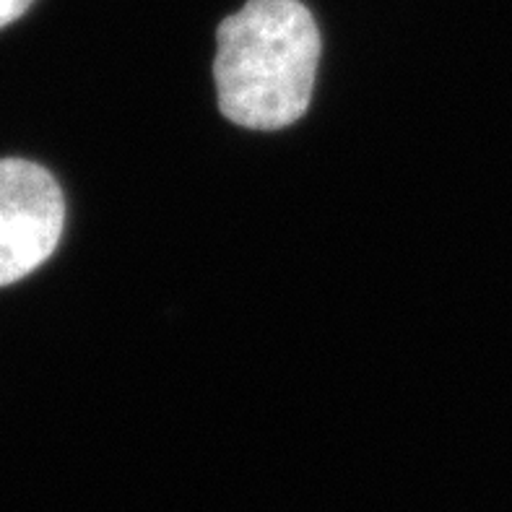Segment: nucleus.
Returning <instances> with one entry per match:
<instances>
[{
  "label": "nucleus",
  "mask_w": 512,
  "mask_h": 512,
  "mask_svg": "<svg viewBox=\"0 0 512 512\" xmlns=\"http://www.w3.org/2000/svg\"><path fill=\"white\" fill-rule=\"evenodd\" d=\"M32 3L34 0H0V29L19 21L32 8Z\"/></svg>",
  "instance_id": "3"
},
{
  "label": "nucleus",
  "mask_w": 512,
  "mask_h": 512,
  "mask_svg": "<svg viewBox=\"0 0 512 512\" xmlns=\"http://www.w3.org/2000/svg\"><path fill=\"white\" fill-rule=\"evenodd\" d=\"M318 63V24L299 0H247L216 32L221 112L250 130L297 123L310 107Z\"/></svg>",
  "instance_id": "1"
},
{
  "label": "nucleus",
  "mask_w": 512,
  "mask_h": 512,
  "mask_svg": "<svg viewBox=\"0 0 512 512\" xmlns=\"http://www.w3.org/2000/svg\"><path fill=\"white\" fill-rule=\"evenodd\" d=\"M65 203L45 167L0 159V286L37 271L60 242Z\"/></svg>",
  "instance_id": "2"
}]
</instances>
